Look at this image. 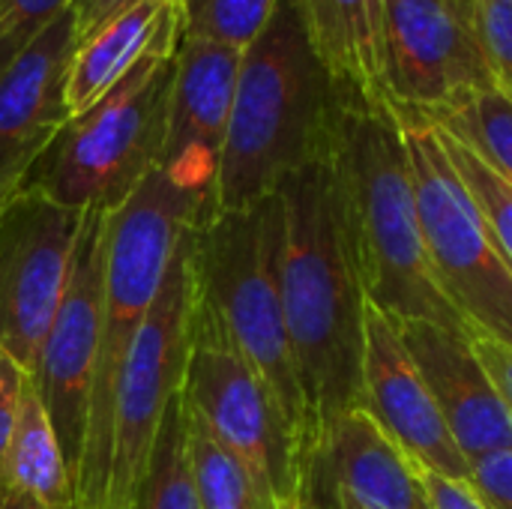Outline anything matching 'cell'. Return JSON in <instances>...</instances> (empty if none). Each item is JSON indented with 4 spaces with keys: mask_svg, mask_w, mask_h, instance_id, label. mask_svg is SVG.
I'll return each mask as SVG.
<instances>
[{
    "mask_svg": "<svg viewBox=\"0 0 512 509\" xmlns=\"http://www.w3.org/2000/svg\"><path fill=\"white\" fill-rule=\"evenodd\" d=\"M405 351L423 375L465 462L512 450V414L471 336L432 321H393Z\"/></svg>",
    "mask_w": 512,
    "mask_h": 509,
    "instance_id": "obj_16",
    "label": "cell"
},
{
    "mask_svg": "<svg viewBox=\"0 0 512 509\" xmlns=\"http://www.w3.org/2000/svg\"><path fill=\"white\" fill-rule=\"evenodd\" d=\"M9 492L27 495L51 509L78 507V486L69 474L42 393L30 375L21 387L15 432L9 444Z\"/></svg>",
    "mask_w": 512,
    "mask_h": 509,
    "instance_id": "obj_20",
    "label": "cell"
},
{
    "mask_svg": "<svg viewBox=\"0 0 512 509\" xmlns=\"http://www.w3.org/2000/svg\"><path fill=\"white\" fill-rule=\"evenodd\" d=\"M69 6L72 0H0V75L60 15H66Z\"/></svg>",
    "mask_w": 512,
    "mask_h": 509,
    "instance_id": "obj_27",
    "label": "cell"
},
{
    "mask_svg": "<svg viewBox=\"0 0 512 509\" xmlns=\"http://www.w3.org/2000/svg\"><path fill=\"white\" fill-rule=\"evenodd\" d=\"M195 228V225H192ZM183 231L162 288L126 357L111 426V459L102 509H132L168 402L183 384L192 318L189 231Z\"/></svg>",
    "mask_w": 512,
    "mask_h": 509,
    "instance_id": "obj_9",
    "label": "cell"
},
{
    "mask_svg": "<svg viewBox=\"0 0 512 509\" xmlns=\"http://www.w3.org/2000/svg\"><path fill=\"white\" fill-rule=\"evenodd\" d=\"M177 48L144 57L93 108L69 117L21 189L69 210L114 213L159 168Z\"/></svg>",
    "mask_w": 512,
    "mask_h": 509,
    "instance_id": "obj_6",
    "label": "cell"
},
{
    "mask_svg": "<svg viewBox=\"0 0 512 509\" xmlns=\"http://www.w3.org/2000/svg\"><path fill=\"white\" fill-rule=\"evenodd\" d=\"M201 222V207L159 168L108 216V258L102 282L99 348L90 393L87 438L78 474V509H102L114 402L132 342L162 288L168 264L186 228Z\"/></svg>",
    "mask_w": 512,
    "mask_h": 509,
    "instance_id": "obj_5",
    "label": "cell"
},
{
    "mask_svg": "<svg viewBox=\"0 0 512 509\" xmlns=\"http://www.w3.org/2000/svg\"><path fill=\"white\" fill-rule=\"evenodd\" d=\"M240 60V48L189 36H180L174 54L159 171L201 207V222L216 216V180L234 108Z\"/></svg>",
    "mask_w": 512,
    "mask_h": 509,
    "instance_id": "obj_13",
    "label": "cell"
},
{
    "mask_svg": "<svg viewBox=\"0 0 512 509\" xmlns=\"http://www.w3.org/2000/svg\"><path fill=\"white\" fill-rule=\"evenodd\" d=\"M0 509H51V507H45V504H39V501H33V498H27V495L9 492ZM69 509H78V507H69Z\"/></svg>",
    "mask_w": 512,
    "mask_h": 509,
    "instance_id": "obj_33",
    "label": "cell"
},
{
    "mask_svg": "<svg viewBox=\"0 0 512 509\" xmlns=\"http://www.w3.org/2000/svg\"><path fill=\"white\" fill-rule=\"evenodd\" d=\"M402 123L414 201L432 273L471 336L512 348V267L480 204L462 183L441 132L417 114Z\"/></svg>",
    "mask_w": 512,
    "mask_h": 509,
    "instance_id": "obj_7",
    "label": "cell"
},
{
    "mask_svg": "<svg viewBox=\"0 0 512 509\" xmlns=\"http://www.w3.org/2000/svg\"><path fill=\"white\" fill-rule=\"evenodd\" d=\"M435 123L468 144L512 186V99L498 90H486Z\"/></svg>",
    "mask_w": 512,
    "mask_h": 509,
    "instance_id": "obj_22",
    "label": "cell"
},
{
    "mask_svg": "<svg viewBox=\"0 0 512 509\" xmlns=\"http://www.w3.org/2000/svg\"><path fill=\"white\" fill-rule=\"evenodd\" d=\"M312 48L297 0H279L270 24L243 48L228 120L216 213L246 210L270 195L330 138L345 102Z\"/></svg>",
    "mask_w": 512,
    "mask_h": 509,
    "instance_id": "obj_3",
    "label": "cell"
},
{
    "mask_svg": "<svg viewBox=\"0 0 512 509\" xmlns=\"http://www.w3.org/2000/svg\"><path fill=\"white\" fill-rule=\"evenodd\" d=\"M333 509H360V507H354V504H351L348 498L336 495V498H333Z\"/></svg>",
    "mask_w": 512,
    "mask_h": 509,
    "instance_id": "obj_34",
    "label": "cell"
},
{
    "mask_svg": "<svg viewBox=\"0 0 512 509\" xmlns=\"http://www.w3.org/2000/svg\"><path fill=\"white\" fill-rule=\"evenodd\" d=\"M288 509H303V507H300V504H294V507H288Z\"/></svg>",
    "mask_w": 512,
    "mask_h": 509,
    "instance_id": "obj_35",
    "label": "cell"
},
{
    "mask_svg": "<svg viewBox=\"0 0 512 509\" xmlns=\"http://www.w3.org/2000/svg\"><path fill=\"white\" fill-rule=\"evenodd\" d=\"M75 45V21L66 12L0 75V207L69 120L66 72Z\"/></svg>",
    "mask_w": 512,
    "mask_h": 509,
    "instance_id": "obj_15",
    "label": "cell"
},
{
    "mask_svg": "<svg viewBox=\"0 0 512 509\" xmlns=\"http://www.w3.org/2000/svg\"><path fill=\"white\" fill-rule=\"evenodd\" d=\"M183 36L249 48L270 24L279 0H183Z\"/></svg>",
    "mask_w": 512,
    "mask_h": 509,
    "instance_id": "obj_24",
    "label": "cell"
},
{
    "mask_svg": "<svg viewBox=\"0 0 512 509\" xmlns=\"http://www.w3.org/2000/svg\"><path fill=\"white\" fill-rule=\"evenodd\" d=\"M87 213L18 189L0 207V348L36 375Z\"/></svg>",
    "mask_w": 512,
    "mask_h": 509,
    "instance_id": "obj_10",
    "label": "cell"
},
{
    "mask_svg": "<svg viewBox=\"0 0 512 509\" xmlns=\"http://www.w3.org/2000/svg\"><path fill=\"white\" fill-rule=\"evenodd\" d=\"M189 417V414H186ZM189 462L201 509H264L246 468L189 417Z\"/></svg>",
    "mask_w": 512,
    "mask_h": 509,
    "instance_id": "obj_23",
    "label": "cell"
},
{
    "mask_svg": "<svg viewBox=\"0 0 512 509\" xmlns=\"http://www.w3.org/2000/svg\"><path fill=\"white\" fill-rule=\"evenodd\" d=\"M282 201L279 192L189 231L195 315L252 369L273 399L303 462L306 411L285 327L282 288Z\"/></svg>",
    "mask_w": 512,
    "mask_h": 509,
    "instance_id": "obj_4",
    "label": "cell"
},
{
    "mask_svg": "<svg viewBox=\"0 0 512 509\" xmlns=\"http://www.w3.org/2000/svg\"><path fill=\"white\" fill-rule=\"evenodd\" d=\"M384 90L396 114L432 123L495 90L468 0H384Z\"/></svg>",
    "mask_w": 512,
    "mask_h": 509,
    "instance_id": "obj_11",
    "label": "cell"
},
{
    "mask_svg": "<svg viewBox=\"0 0 512 509\" xmlns=\"http://www.w3.org/2000/svg\"><path fill=\"white\" fill-rule=\"evenodd\" d=\"M342 495L360 509H432L423 471L363 408L342 414L300 489L303 509H333Z\"/></svg>",
    "mask_w": 512,
    "mask_h": 509,
    "instance_id": "obj_17",
    "label": "cell"
},
{
    "mask_svg": "<svg viewBox=\"0 0 512 509\" xmlns=\"http://www.w3.org/2000/svg\"><path fill=\"white\" fill-rule=\"evenodd\" d=\"M438 132H441V141H444V147H447V153H450L462 183L468 186V192L480 204V210H483V216H486L498 246L504 249V255H507V261H510L512 267V186L498 171H492L468 144H462L459 138H453L441 126H438Z\"/></svg>",
    "mask_w": 512,
    "mask_h": 509,
    "instance_id": "obj_25",
    "label": "cell"
},
{
    "mask_svg": "<svg viewBox=\"0 0 512 509\" xmlns=\"http://www.w3.org/2000/svg\"><path fill=\"white\" fill-rule=\"evenodd\" d=\"M108 216L111 213H87L84 219L63 300L45 336L39 369L36 375H30L42 393L45 411L54 423V432L60 438L75 486L81 474L93 372H96V348H99L102 282H105V258H108Z\"/></svg>",
    "mask_w": 512,
    "mask_h": 509,
    "instance_id": "obj_12",
    "label": "cell"
},
{
    "mask_svg": "<svg viewBox=\"0 0 512 509\" xmlns=\"http://www.w3.org/2000/svg\"><path fill=\"white\" fill-rule=\"evenodd\" d=\"M375 426L423 471L468 480L459 453L423 375L402 345L396 324L366 303L363 318V405Z\"/></svg>",
    "mask_w": 512,
    "mask_h": 509,
    "instance_id": "obj_14",
    "label": "cell"
},
{
    "mask_svg": "<svg viewBox=\"0 0 512 509\" xmlns=\"http://www.w3.org/2000/svg\"><path fill=\"white\" fill-rule=\"evenodd\" d=\"M141 0H72L69 6V15L75 21V33L78 39L90 36L93 30H99L105 21H111L114 15H120L123 9L135 6ZM174 3H183V0H174Z\"/></svg>",
    "mask_w": 512,
    "mask_h": 509,
    "instance_id": "obj_31",
    "label": "cell"
},
{
    "mask_svg": "<svg viewBox=\"0 0 512 509\" xmlns=\"http://www.w3.org/2000/svg\"><path fill=\"white\" fill-rule=\"evenodd\" d=\"M24 378L27 375L21 372V366L0 348V507L9 495V444L15 432Z\"/></svg>",
    "mask_w": 512,
    "mask_h": 509,
    "instance_id": "obj_29",
    "label": "cell"
},
{
    "mask_svg": "<svg viewBox=\"0 0 512 509\" xmlns=\"http://www.w3.org/2000/svg\"><path fill=\"white\" fill-rule=\"evenodd\" d=\"M327 159L366 303L390 321H432L471 336L432 273L396 111L345 96Z\"/></svg>",
    "mask_w": 512,
    "mask_h": 509,
    "instance_id": "obj_2",
    "label": "cell"
},
{
    "mask_svg": "<svg viewBox=\"0 0 512 509\" xmlns=\"http://www.w3.org/2000/svg\"><path fill=\"white\" fill-rule=\"evenodd\" d=\"M465 483L486 509H512V450L471 459Z\"/></svg>",
    "mask_w": 512,
    "mask_h": 509,
    "instance_id": "obj_28",
    "label": "cell"
},
{
    "mask_svg": "<svg viewBox=\"0 0 512 509\" xmlns=\"http://www.w3.org/2000/svg\"><path fill=\"white\" fill-rule=\"evenodd\" d=\"M132 509H201L189 462V417L180 390L165 408Z\"/></svg>",
    "mask_w": 512,
    "mask_h": 509,
    "instance_id": "obj_21",
    "label": "cell"
},
{
    "mask_svg": "<svg viewBox=\"0 0 512 509\" xmlns=\"http://www.w3.org/2000/svg\"><path fill=\"white\" fill-rule=\"evenodd\" d=\"M471 345H474L480 363L486 366V372L492 375L498 393L504 396L512 414V348H504V345H498L492 339H480V336H471Z\"/></svg>",
    "mask_w": 512,
    "mask_h": 509,
    "instance_id": "obj_30",
    "label": "cell"
},
{
    "mask_svg": "<svg viewBox=\"0 0 512 509\" xmlns=\"http://www.w3.org/2000/svg\"><path fill=\"white\" fill-rule=\"evenodd\" d=\"M315 54L354 99L390 108L384 90V0H297Z\"/></svg>",
    "mask_w": 512,
    "mask_h": 509,
    "instance_id": "obj_19",
    "label": "cell"
},
{
    "mask_svg": "<svg viewBox=\"0 0 512 509\" xmlns=\"http://www.w3.org/2000/svg\"><path fill=\"white\" fill-rule=\"evenodd\" d=\"M468 15L495 90L512 99V0H468Z\"/></svg>",
    "mask_w": 512,
    "mask_h": 509,
    "instance_id": "obj_26",
    "label": "cell"
},
{
    "mask_svg": "<svg viewBox=\"0 0 512 509\" xmlns=\"http://www.w3.org/2000/svg\"><path fill=\"white\" fill-rule=\"evenodd\" d=\"M276 192L282 201L279 288L306 411L303 489L333 423L363 405L366 297L345 240L327 147Z\"/></svg>",
    "mask_w": 512,
    "mask_h": 509,
    "instance_id": "obj_1",
    "label": "cell"
},
{
    "mask_svg": "<svg viewBox=\"0 0 512 509\" xmlns=\"http://www.w3.org/2000/svg\"><path fill=\"white\" fill-rule=\"evenodd\" d=\"M180 396L186 414L246 468L261 507L300 504L297 453L273 399L252 369L195 315V303Z\"/></svg>",
    "mask_w": 512,
    "mask_h": 509,
    "instance_id": "obj_8",
    "label": "cell"
},
{
    "mask_svg": "<svg viewBox=\"0 0 512 509\" xmlns=\"http://www.w3.org/2000/svg\"><path fill=\"white\" fill-rule=\"evenodd\" d=\"M183 36V6L174 0H141L90 36L78 39L66 72L69 117L93 108L144 57L177 48Z\"/></svg>",
    "mask_w": 512,
    "mask_h": 509,
    "instance_id": "obj_18",
    "label": "cell"
},
{
    "mask_svg": "<svg viewBox=\"0 0 512 509\" xmlns=\"http://www.w3.org/2000/svg\"><path fill=\"white\" fill-rule=\"evenodd\" d=\"M429 498H432V509H486L477 495L468 489V483L459 480H447L438 474H423Z\"/></svg>",
    "mask_w": 512,
    "mask_h": 509,
    "instance_id": "obj_32",
    "label": "cell"
}]
</instances>
